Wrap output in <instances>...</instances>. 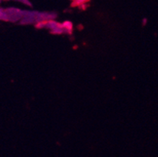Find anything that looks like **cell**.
<instances>
[{"instance_id": "obj_4", "label": "cell", "mask_w": 158, "mask_h": 157, "mask_svg": "<svg viewBox=\"0 0 158 157\" xmlns=\"http://www.w3.org/2000/svg\"><path fill=\"white\" fill-rule=\"evenodd\" d=\"M0 20H2V21H8V17H7V14L6 10H2V9H0Z\"/></svg>"}, {"instance_id": "obj_5", "label": "cell", "mask_w": 158, "mask_h": 157, "mask_svg": "<svg viewBox=\"0 0 158 157\" xmlns=\"http://www.w3.org/2000/svg\"><path fill=\"white\" fill-rule=\"evenodd\" d=\"M88 0H74V2H73V6H79L80 4H83V3H85L87 2Z\"/></svg>"}, {"instance_id": "obj_1", "label": "cell", "mask_w": 158, "mask_h": 157, "mask_svg": "<svg viewBox=\"0 0 158 157\" xmlns=\"http://www.w3.org/2000/svg\"><path fill=\"white\" fill-rule=\"evenodd\" d=\"M36 28H47L51 30V33L55 35L63 34V33H69L71 34L73 31V24L70 21H64L63 24L54 21L53 20L44 21L40 22L35 25Z\"/></svg>"}, {"instance_id": "obj_2", "label": "cell", "mask_w": 158, "mask_h": 157, "mask_svg": "<svg viewBox=\"0 0 158 157\" xmlns=\"http://www.w3.org/2000/svg\"><path fill=\"white\" fill-rule=\"evenodd\" d=\"M56 17L54 13H40L36 11H24V17L21 19V24H30L40 23L44 21L53 20Z\"/></svg>"}, {"instance_id": "obj_3", "label": "cell", "mask_w": 158, "mask_h": 157, "mask_svg": "<svg viewBox=\"0 0 158 157\" xmlns=\"http://www.w3.org/2000/svg\"><path fill=\"white\" fill-rule=\"evenodd\" d=\"M8 17V20L12 22H16V21H19V20L22 19L24 17V11H21L18 9L15 8H10L6 10Z\"/></svg>"}]
</instances>
